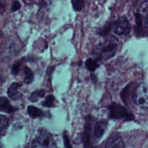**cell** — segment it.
Instances as JSON below:
<instances>
[{
  "label": "cell",
  "mask_w": 148,
  "mask_h": 148,
  "mask_svg": "<svg viewBox=\"0 0 148 148\" xmlns=\"http://www.w3.org/2000/svg\"><path fill=\"white\" fill-rule=\"evenodd\" d=\"M98 66L99 65H98V60H96V59L90 58L86 61V67L90 72H94L98 67Z\"/></svg>",
  "instance_id": "cell-14"
},
{
  "label": "cell",
  "mask_w": 148,
  "mask_h": 148,
  "mask_svg": "<svg viewBox=\"0 0 148 148\" xmlns=\"http://www.w3.org/2000/svg\"><path fill=\"white\" fill-rule=\"evenodd\" d=\"M20 64L19 63H16L13 65L12 68V72L13 75H18L19 70H20Z\"/></svg>",
  "instance_id": "cell-20"
},
{
  "label": "cell",
  "mask_w": 148,
  "mask_h": 148,
  "mask_svg": "<svg viewBox=\"0 0 148 148\" xmlns=\"http://www.w3.org/2000/svg\"><path fill=\"white\" fill-rule=\"evenodd\" d=\"M45 94H46V92H45V90H43L34 91V92H32L30 96L29 97V101H31V102H36L40 98L44 97Z\"/></svg>",
  "instance_id": "cell-13"
},
{
  "label": "cell",
  "mask_w": 148,
  "mask_h": 148,
  "mask_svg": "<svg viewBox=\"0 0 148 148\" xmlns=\"http://www.w3.org/2000/svg\"><path fill=\"white\" fill-rule=\"evenodd\" d=\"M111 27L113 28L114 33L118 35H127L131 30V26L126 17H121L117 19L111 24Z\"/></svg>",
  "instance_id": "cell-5"
},
{
  "label": "cell",
  "mask_w": 148,
  "mask_h": 148,
  "mask_svg": "<svg viewBox=\"0 0 148 148\" xmlns=\"http://www.w3.org/2000/svg\"><path fill=\"white\" fill-rule=\"evenodd\" d=\"M144 25H145V30H148V15L146 16V17H145Z\"/></svg>",
  "instance_id": "cell-22"
},
{
  "label": "cell",
  "mask_w": 148,
  "mask_h": 148,
  "mask_svg": "<svg viewBox=\"0 0 148 148\" xmlns=\"http://www.w3.org/2000/svg\"><path fill=\"white\" fill-rule=\"evenodd\" d=\"M0 104H1V111H3V112L7 113V114H12V113L14 112L17 110V108L10 105L8 99L5 97H1Z\"/></svg>",
  "instance_id": "cell-10"
},
{
  "label": "cell",
  "mask_w": 148,
  "mask_h": 148,
  "mask_svg": "<svg viewBox=\"0 0 148 148\" xmlns=\"http://www.w3.org/2000/svg\"><path fill=\"white\" fill-rule=\"evenodd\" d=\"M119 46V42L118 39L114 36H110V38L104 40L102 43L98 45L92 51V55L98 61H107L112 58Z\"/></svg>",
  "instance_id": "cell-1"
},
{
  "label": "cell",
  "mask_w": 148,
  "mask_h": 148,
  "mask_svg": "<svg viewBox=\"0 0 148 148\" xmlns=\"http://www.w3.org/2000/svg\"><path fill=\"white\" fill-rule=\"evenodd\" d=\"M72 4L75 11H80L85 5V0H72Z\"/></svg>",
  "instance_id": "cell-16"
},
{
  "label": "cell",
  "mask_w": 148,
  "mask_h": 148,
  "mask_svg": "<svg viewBox=\"0 0 148 148\" xmlns=\"http://www.w3.org/2000/svg\"><path fill=\"white\" fill-rule=\"evenodd\" d=\"M106 148H124V143L121 136L118 134H112L107 140Z\"/></svg>",
  "instance_id": "cell-6"
},
{
  "label": "cell",
  "mask_w": 148,
  "mask_h": 148,
  "mask_svg": "<svg viewBox=\"0 0 148 148\" xmlns=\"http://www.w3.org/2000/svg\"><path fill=\"white\" fill-rule=\"evenodd\" d=\"M53 136L46 130H41L33 141L31 148H54Z\"/></svg>",
  "instance_id": "cell-4"
},
{
  "label": "cell",
  "mask_w": 148,
  "mask_h": 148,
  "mask_svg": "<svg viewBox=\"0 0 148 148\" xmlns=\"http://www.w3.org/2000/svg\"><path fill=\"white\" fill-rule=\"evenodd\" d=\"M90 116L88 117V119L86 120V124L85 127V131H84L82 140H83L85 148H91V123L92 119H89Z\"/></svg>",
  "instance_id": "cell-7"
},
{
  "label": "cell",
  "mask_w": 148,
  "mask_h": 148,
  "mask_svg": "<svg viewBox=\"0 0 148 148\" xmlns=\"http://www.w3.org/2000/svg\"><path fill=\"white\" fill-rule=\"evenodd\" d=\"M132 98L136 105L143 109H148V85H139L134 90Z\"/></svg>",
  "instance_id": "cell-2"
},
{
  "label": "cell",
  "mask_w": 148,
  "mask_h": 148,
  "mask_svg": "<svg viewBox=\"0 0 148 148\" xmlns=\"http://www.w3.org/2000/svg\"><path fill=\"white\" fill-rule=\"evenodd\" d=\"M63 138H64V143L65 148H72L71 145L70 141H69V138L68 137L66 132H64L63 134Z\"/></svg>",
  "instance_id": "cell-19"
},
{
  "label": "cell",
  "mask_w": 148,
  "mask_h": 148,
  "mask_svg": "<svg viewBox=\"0 0 148 148\" xmlns=\"http://www.w3.org/2000/svg\"><path fill=\"white\" fill-rule=\"evenodd\" d=\"M29 1H31V0H29Z\"/></svg>",
  "instance_id": "cell-23"
},
{
  "label": "cell",
  "mask_w": 148,
  "mask_h": 148,
  "mask_svg": "<svg viewBox=\"0 0 148 148\" xmlns=\"http://www.w3.org/2000/svg\"><path fill=\"white\" fill-rule=\"evenodd\" d=\"M110 119H124L126 121H131L134 119L132 113L124 108L122 106L117 103H112L108 108Z\"/></svg>",
  "instance_id": "cell-3"
},
{
  "label": "cell",
  "mask_w": 148,
  "mask_h": 148,
  "mask_svg": "<svg viewBox=\"0 0 148 148\" xmlns=\"http://www.w3.org/2000/svg\"><path fill=\"white\" fill-rule=\"evenodd\" d=\"M140 14L143 17H146L148 15V0L144 1L140 6Z\"/></svg>",
  "instance_id": "cell-17"
},
{
  "label": "cell",
  "mask_w": 148,
  "mask_h": 148,
  "mask_svg": "<svg viewBox=\"0 0 148 148\" xmlns=\"http://www.w3.org/2000/svg\"><path fill=\"white\" fill-rule=\"evenodd\" d=\"M22 86V83L14 82L11 85L8 90V95L13 101L19 100L22 96V93L19 90V88Z\"/></svg>",
  "instance_id": "cell-8"
},
{
  "label": "cell",
  "mask_w": 148,
  "mask_h": 148,
  "mask_svg": "<svg viewBox=\"0 0 148 148\" xmlns=\"http://www.w3.org/2000/svg\"><path fill=\"white\" fill-rule=\"evenodd\" d=\"M21 7L20 2L18 1H14L12 3V11L15 12L17 10H19Z\"/></svg>",
  "instance_id": "cell-21"
},
{
  "label": "cell",
  "mask_w": 148,
  "mask_h": 148,
  "mask_svg": "<svg viewBox=\"0 0 148 148\" xmlns=\"http://www.w3.org/2000/svg\"><path fill=\"white\" fill-rule=\"evenodd\" d=\"M9 125V119L6 116L1 114V136L5 134L7 129L8 128Z\"/></svg>",
  "instance_id": "cell-15"
},
{
  "label": "cell",
  "mask_w": 148,
  "mask_h": 148,
  "mask_svg": "<svg viewBox=\"0 0 148 148\" xmlns=\"http://www.w3.org/2000/svg\"><path fill=\"white\" fill-rule=\"evenodd\" d=\"M107 126H108V122L105 120H101V121L97 122L94 127V136L97 139L101 138L105 133L107 129Z\"/></svg>",
  "instance_id": "cell-9"
},
{
  "label": "cell",
  "mask_w": 148,
  "mask_h": 148,
  "mask_svg": "<svg viewBox=\"0 0 148 148\" xmlns=\"http://www.w3.org/2000/svg\"><path fill=\"white\" fill-rule=\"evenodd\" d=\"M53 103H54V97L53 95H48L42 104H43V106L51 108L53 106Z\"/></svg>",
  "instance_id": "cell-18"
},
{
  "label": "cell",
  "mask_w": 148,
  "mask_h": 148,
  "mask_svg": "<svg viewBox=\"0 0 148 148\" xmlns=\"http://www.w3.org/2000/svg\"><path fill=\"white\" fill-rule=\"evenodd\" d=\"M23 72H24V83L25 84H30L34 79V74H33V71L30 69V68L25 66L23 69Z\"/></svg>",
  "instance_id": "cell-12"
},
{
  "label": "cell",
  "mask_w": 148,
  "mask_h": 148,
  "mask_svg": "<svg viewBox=\"0 0 148 148\" xmlns=\"http://www.w3.org/2000/svg\"><path fill=\"white\" fill-rule=\"evenodd\" d=\"M27 113L32 118H38L44 115V113L40 109L38 108L37 107L30 106L27 107Z\"/></svg>",
  "instance_id": "cell-11"
}]
</instances>
